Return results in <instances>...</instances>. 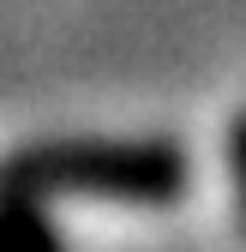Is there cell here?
Returning <instances> with one entry per match:
<instances>
[{"mask_svg":"<svg viewBox=\"0 0 246 252\" xmlns=\"http://www.w3.org/2000/svg\"><path fill=\"white\" fill-rule=\"evenodd\" d=\"M186 150L168 138H42L12 156H0V186L18 192H72V198H108V204H180L186 192Z\"/></svg>","mask_w":246,"mask_h":252,"instance_id":"cell-1","label":"cell"},{"mask_svg":"<svg viewBox=\"0 0 246 252\" xmlns=\"http://www.w3.org/2000/svg\"><path fill=\"white\" fill-rule=\"evenodd\" d=\"M0 252H60L54 222H48L36 192L0 186Z\"/></svg>","mask_w":246,"mask_h":252,"instance_id":"cell-2","label":"cell"},{"mask_svg":"<svg viewBox=\"0 0 246 252\" xmlns=\"http://www.w3.org/2000/svg\"><path fill=\"white\" fill-rule=\"evenodd\" d=\"M228 156H234V186H240V222H246V114L234 120V144H228Z\"/></svg>","mask_w":246,"mask_h":252,"instance_id":"cell-3","label":"cell"}]
</instances>
